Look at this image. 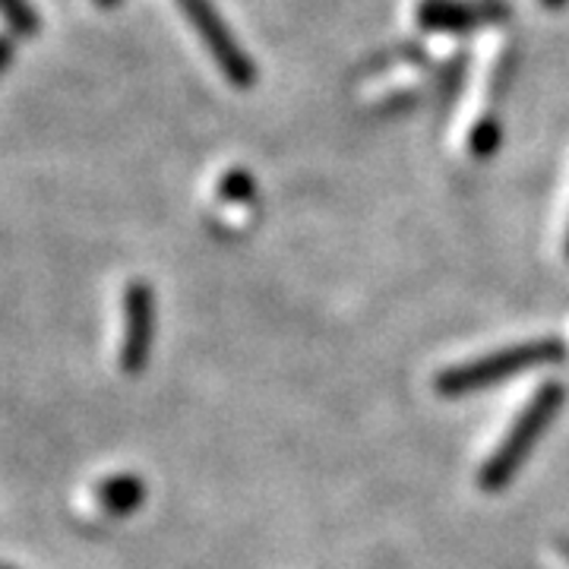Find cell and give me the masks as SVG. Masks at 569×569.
I'll list each match as a JSON object with an SVG mask.
<instances>
[{"instance_id":"6da1fadb","label":"cell","mask_w":569,"mask_h":569,"mask_svg":"<svg viewBox=\"0 0 569 569\" xmlns=\"http://www.w3.org/2000/svg\"><path fill=\"white\" fill-rule=\"evenodd\" d=\"M563 361H567V346L560 339H550V336L548 339H531V342L507 346L500 351H490L485 358L440 370L433 389L447 399H459V396L500 387V383L512 380L516 373H526V370L545 365H563Z\"/></svg>"},{"instance_id":"7a4b0ae2","label":"cell","mask_w":569,"mask_h":569,"mask_svg":"<svg viewBox=\"0 0 569 569\" xmlns=\"http://www.w3.org/2000/svg\"><path fill=\"white\" fill-rule=\"evenodd\" d=\"M563 399H567V389L560 387V383H545V387L535 389V396L512 418L503 440L497 443V449L488 456V462L478 471V488L485 490V493H500V490L507 488L509 481L516 478V471L526 466L535 443L545 437L550 421L557 418Z\"/></svg>"},{"instance_id":"3957f363","label":"cell","mask_w":569,"mask_h":569,"mask_svg":"<svg viewBox=\"0 0 569 569\" xmlns=\"http://www.w3.org/2000/svg\"><path fill=\"white\" fill-rule=\"evenodd\" d=\"M181 7V13L187 22L193 26V32L200 36L206 44V51L212 54V61L219 63V70L224 73V80L231 82L234 89H250L257 86V63L244 51V44L234 39V32L228 29V22L222 20V13L216 10L212 0H174Z\"/></svg>"},{"instance_id":"277c9868","label":"cell","mask_w":569,"mask_h":569,"mask_svg":"<svg viewBox=\"0 0 569 569\" xmlns=\"http://www.w3.org/2000/svg\"><path fill=\"white\" fill-rule=\"evenodd\" d=\"M156 339V295L152 284L133 279L123 288V339L118 365L127 377H137L149 365Z\"/></svg>"},{"instance_id":"5b68a950","label":"cell","mask_w":569,"mask_h":569,"mask_svg":"<svg viewBox=\"0 0 569 569\" xmlns=\"http://www.w3.org/2000/svg\"><path fill=\"white\" fill-rule=\"evenodd\" d=\"M415 17L427 32L468 36L485 26H500L512 17L507 0H421Z\"/></svg>"},{"instance_id":"8992f818","label":"cell","mask_w":569,"mask_h":569,"mask_svg":"<svg viewBox=\"0 0 569 569\" xmlns=\"http://www.w3.org/2000/svg\"><path fill=\"white\" fill-rule=\"evenodd\" d=\"M142 500H146V485H142V478L130 475V471L108 475L96 485V503H99L104 516L123 519V516L137 512L142 507Z\"/></svg>"},{"instance_id":"52a82bcc","label":"cell","mask_w":569,"mask_h":569,"mask_svg":"<svg viewBox=\"0 0 569 569\" xmlns=\"http://www.w3.org/2000/svg\"><path fill=\"white\" fill-rule=\"evenodd\" d=\"M0 20L13 39H36L41 32V13L29 0H0Z\"/></svg>"},{"instance_id":"ba28073f","label":"cell","mask_w":569,"mask_h":569,"mask_svg":"<svg viewBox=\"0 0 569 569\" xmlns=\"http://www.w3.org/2000/svg\"><path fill=\"white\" fill-rule=\"evenodd\" d=\"M500 142H503V127H500V118L485 114L481 121L471 127L468 149H471V156H475V159H481V162H485V159H493V156H497Z\"/></svg>"},{"instance_id":"9c48e42d","label":"cell","mask_w":569,"mask_h":569,"mask_svg":"<svg viewBox=\"0 0 569 569\" xmlns=\"http://www.w3.org/2000/svg\"><path fill=\"white\" fill-rule=\"evenodd\" d=\"M219 197L224 203H250L257 197V181L247 168H231L219 181Z\"/></svg>"},{"instance_id":"30bf717a","label":"cell","mask_w":569,"mask_h":569,"mask_svg":"<svg viewBox=\"0 0 569 569\" xmlns=\"http://www.w3.org/2000/svg\"><path fill=\"white\" fill-rule=\"evenodd\" d=\"M13 58H17V44L10 36H0V73L13 63Z\"/></svg>"},{"instance_id":"8fae6325","label":"cell","mask_w":569,"mask_h":569,"mask_svg":"<svg viewBox=\"0 0 569 569\" xmlns=\"http://www.w3.org/2000/svg\"><path fill=\"white\" fill-rule=\"evenodd\" d=\"M545 10H550V13H557V10H567L569 7V0H538Z\"/></svg>"},{"instance_id":"7c38bea8","label":"cell","mask_w":569,"mask_h":569,"mask_svg":"<svg viewBox=\"0 0 569 569\" xmlns=\"http://www.w3.org/2000/svg\"><path fill=\"white\" fill-rule=\"evenodd\" d=\"M96 3H99L102 10H118V7H121L123 0H96Z\"/></svg>"},{"instance_id":"4fadbf2b","label":"cell","mask_w":569,"mask_h":569,"mask_svg":"<svg viewBox=\"0 0 569 569\" xmlns=\"http://www.w3.org/2000/svg\"><path fill=\"white\" fill-rule=\"evenodd\" d=\"M567 260H569V228H567Z\"/></svg>"},{"instance_id":"5bb4252c","label":"cell","mask_w":569,"mask_h":569,"mask_svg":"<svg viewBox=\"0 0 569 569\" xmlns=\"http://www.w3.org/2000/svg\"><path fill=\"white\" fill-rule=\"evenodd\" d=\"M0 569H17V567H10V563H0Z\"/></svg>"}]
</instances>
